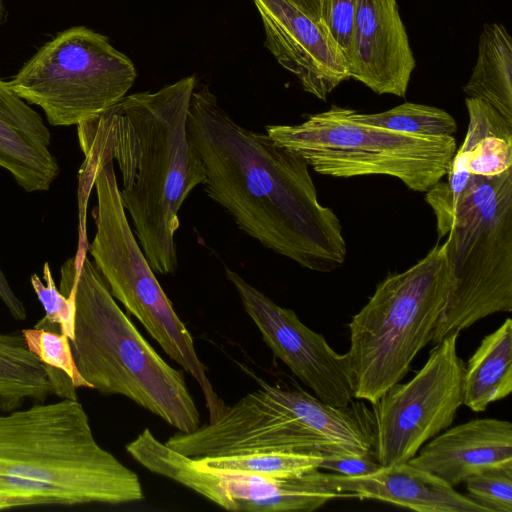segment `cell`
<instances>
[{
  "label": "cell",
  "mask_w": 512,
  "mask_h": 512,
  "mask_svg": "<svg viewBox=\"0 0 512 512\" xmlns=\"http://www.w3.org/2000/svg\"><path fill=\"white\" fill-rule=\"evenodd\" d=\"M187 126L205 166V193L240 230L312 271L331 272L344 264L342 225L320 204L301 156L267 133L239 125L207 86L195 88Z\"/></svg>",
  "instance_id": "obj_1"
},
{
  "label": "cell",
  "mask_w": 512,
  "mask_h": 512,
  "mask_svg": "<svg viewBox=\"0 0 512 512\" xmlns=\"http://www.w3.org/2000/svg\"><path fill=\"white\" fill-rule=\"evenodd\" d=\"M194 75L151 92L126 95L77 125L111 153L122 177L120 195L138 243L154 273L178 267L175 233L191 191L204 185V163L188 134Z\"/></svg>",
  "instance_id": "obj_2"
},
{
  "label": "cell",
  "mask_w": 512,
  "mask_h": 512,
  "mask_svg": "<svg viewBox=\"0 0 512 512\" xmlns=\"http://www.w3.org/2000/svg\"><path fill=\"white\" fill-rule=\"evenodd\" d=\"M0 493L29 506L144 498L138 475L97 442L87 412L73 398L0 415Z\"/></svg>",
  "instance_id": "obj_3"
},
{
  "label": "cell",
  "mask_w": 512,
  "mask_h": 512,
  "mask_svg": "<svg viewBox=\"0 0 512 512\" xmlns=\"http://www.w3.org/2000/svg\"><path fill=\"white\" fill-rule=\"evenodd\" d=\"M75 289L74 338L81 376L104 395H122L180 433L200 426V414L184 374L170 366L122 311L99 271L85 255L61 267L60 286Z\"/></svg>",
  "instance_id": "obj_4"
},
{
  "label": "cell",
  "mask_w": 512,
  "mask_h": 512,
  "mask_svg": "<svg viewBox=\"0 0 512 512\" xmlns=\"http://www.w3.org/2000/svg\"><path fill=\"white\" fill-rule=\"evenodd\" d=\"M84 161L79 169V209L86 210L91 189L96 191L93 209L96 233L88 250L93 264L112 296L135 316L163 351L200 386L208 410L222 399L209 380L186 325L149 265L123 207L114 160L108 148L91 135L77 130Z\"/></svg>",
  "instance_id": "obj_5"
},
{
  "label": "cell",
  "mask_w": 512,
  "mask_h": 512,
  "mask_svg": "<svg viewBox=\"0 0 512 512\" xmlns=\"http://www.w3.org/2000/svg\"><path fill=\"white\" fill-rule=\"evenodd\" d=\"M445 244L414 265L387 276L348 324L354 398L376 401L407 374L430 341L451 289Z\"/></svg>",
  "instance_id": "obj_6"
},
{
  "label": "cell",
  "mask_w": 512,
  "mask_h": 512,
  "mask_svg": "<svg viewBox=\"0 0 512 512\" xmlns=\"http://www.w3.org/2000/svg\"><path fill=\"white\" fill-rule=\"evenodd\" d=\"M447 240L452 284L431 343L512 311V168L476 176L459 201Z\"/></svg>",
  "instance_id": "obj_7"
},
{
  "label": "cell",
  "mask_w": 512,
  "mask_h": 512,
  "mask_svg": "<svg viewBox=\"0 0 512 512\" xmlns=\"http://www.w3.org/2000/svg\"><path fill=\"white\" fill-rule=\"evenodd\" d=\"M265 131L319 174L387 175L425 193L447 174L457 150L453 136L421 137L362 124L336 105L301 123L267 125Z\"/></svg>",
  "instance_id": "obj_8"
},
{
  "label": "cell",
  "mask_w": 512,
  "mask_h": 512,
  "mask_svg": "<svg viewBox=\"0 0 512 512\" xmlns=\"http://www.w3.org/2000/svg\"><path fill=\"white\" fill-rule=\"evenodd\" d=\"M133 62L109 39L73 26L43 44L8 81L52 126H77L121 101L133 86Z\"/></svg>",
  "instance_id": "obj_9"
},
{
  "label": "cell",
  "mask_w": 512,
  "mask_h": 512,
  "mask_svg": "<svg viewBox=\"0 0 512 512\" xmlns=\"http://www.w3.org/2000/svg\"><path fill=\"white\" fill-rule=\"evenodd\" d=\"M459 334L435 344L412 379L390 386L371 403L374 456L381 466L408 462L453 423L463 405L465 364L457 353Z\"/></svg>",
  "instance_id": "obj_10"
},
{
  "label": "cell",
  "mask_w": 512,
  "mask_h": 512,
  "mask_svg": "<svg viewBox=\"0 0 512 512\" xmlns=\"http://www.w3.org/2000/svg\"><path fill=\"white\" fill-rule=\"evenodd\" d=\"M225 272L273 354L322 402L339 408L350 405L354 384L347 354L334 351L293 310L276 304L237 272Z\"/></svg>",
  "instance_id": "obj_11"
},
{
  "label": "cell",
  "mask_w": 512,
  "mask_h": 512,
  "mask_svg": "<svg viewBox=\"0 0 512 512\" xmlns=\"http://www.w3.org/2000/svg\"><path fill=\"white\" fill-rule=\"evenodd\" d=\"M253 2L263 23L266 48L306 92L325 101L350 79L346 62L320 23L285 0Z\"/></svg>",
  "instance_id": "obj_12"
},
{
  "label": "cell",
  "mask_w": 512,
  "mask_h": 512,
  "mask_svg": "<svg viewBox=\"0 0 512 512\" xmlns=\"http://www.w3.org/2000/svg\"><path fill=\"white\" fill-rule=\"evenodd\" d=\"M415 67L397 0H356L349 77L378 95L404 97Z\"/></svg>",
  "instance_id": "obj_13"
},
{
  "label": "cell",
  "mask_w": 512,
  "mask_h": 512,
  "mask_svg": "<svg viewBox=\"0 0 512 512\" xmlns=\"http://www.w3.org/2000/svg\"><path fill=\"white\" fill-rule=\"evenodd\" d=\"M312 483L338 497L379 500L419 512H488L435 475L408 462L381 466L374 473L345 476L310 472Z\"/></svg>",
  "instance_id": "obj_14"
},
{
  "label": "cell",
  "mask_w": 512,
  "mask_h": 512,
  "mask_svg": "<svg viewBox=\"0 0 512 512\" xmlns=\"http://www.w3.org/2000/svg\"><path fill=\"white\" fill-rule=\"evenodd\" d=\"M180 483L229 511L284 512L313 511L337 495L316 488L308 472L302 475L267 479L184 465Z\"/></svg>",
  "instance_id": "obj_15"
},
{
  "label": "cell",
  "mask_w": 512,
  "mask_h": 512,
  "mask_svg": "<svg viewBox=\"0 0 512 512\" xmlns=\"http://www.w3.org/2000/svg\"><path fill=\"white\" fill-rule=\"evenodd\" d=\"M424 444L408 463L458 485L483 469L512 467V424L478 418L445 429Z\"/></svg>",
  "instance_id": "obj_16"
},
{
  "label": "cell",
  "mask_w": 512,
  "mask_h": 512,
  "mask_svg": "<svg viewBox=\"0 0 512 512\" xmlns=\"http://www.w3.org/2000/svg\"><path fill=\"white\" fill-rule=\"evenodd\" d=\"M41 115L0 79V167L26 192L48 191L60 168Z\"/></svg>",
  "instance_id": "obj_17"
},
{
  "label": "cell",
  "mask_w": 512,
  "mask_h": 512,
  "mask_svg": "<svg viewBox=\"0 0 512 512\" xmlns=\"http://www.w3.org/2000/svg\"><path fill=\"white\" fill-rule=\"evenodd\" d=\"M512 392V320L507 318L481 341L463 375V405L483 412Z\"/></svg>",
  "instance_id": "obj_18"
},
{
  "label": "cell",
  "mask_w": 512,
  "mask_h": 512,
  "mask_svg": "<svg viewBox=\"0 0 512 512\" xmlns=\"http://www.w3.org/2000/svg\"><path fill=\"white\" fill-rule=\"evenodd\" d=\"M468 128L455 152L473 176H498L512 168V123L485 101L465 99Z\"/></svg>",
  "instance_id": "obj_19"
},
{
  "label": "cell",
  "mask_w": 512,
  "mask_h": 512,
  "mask_svg": "<svg viewBox=\"0 0 512 512\" xmlns=\"http://www.w3.org/2000/svg\"><path fill=\"white\" fill-rule=\"evenodd\" d=\"M463 92L490 104L512 123V39L503 24L483 25L477 59Z\"/></svg>",
  "instance_id": "obj_20"
},
{
  "label": "cell",
  "mask_w": 512,
  "mask_h": 512,
  "mask_svg": "<svg viewBox=\"0 0 512 512\" xmlns=\"http://www.w3.org/2000/svg\"><path fill=\"white\" fill-rule=\"evenodd\" d=\"M52 394L51 370L29 351L22 334L0 331V411L45 402Z\"/></svg>",
  "instance_id": "obj_21"
},
{
  "label": "cell",
  "mask_w": 512,
  "mask_h": 512,
  "mask_svg": "<svg viewBox=\"0 0 512 512\" xmlns=\"http://www.w3.org/2000/svg\"><path fill=\"white\" fill-rule=\"evenodd\" d=\"M322 460V455L314 453L282 451L194 459L198 466L207 469L267 479H284L318 470Z\"/></svg>",
  "instance_id": "obj_22"
},
{
  "label": "cell",
  "mask_w": 512,
  "mask_h": 512,
  "mask_svg": "<svg viewBox=\"0 0 512 512\" xmlns=\"http://www.w3.org/2000/svg\"><path fill=\"white\" fill-rule=\"evenodd\" d=\"M350 119L397 133L421 137L452 136L456 120L445 110L425 104L405 102L380 113H361L346 108Z\"/></svg>",
  "instance_id": "obj_23"
},
{
  "label": "cell",
  "mask_w": 512,
  "mask_h": 512,
  "mask_svg": "<svg viewBox=\"0 0 512 512\" xmlns=\"http://www.w3.org/2000/svg\"><path fill=\"white\" fill-rule=\"evenodd\" d=\"M43 279L45 283L36 273L30 277L34 293L45 311V316L36 324V327L43 328L48 324L58 325L60 333L71 341L74 338L76 316L75 289L70 285L60 286L58 289L48 262L43 265Z\"/></svg>",
  "instance_id": "obj_24"
},
{
  "label": "cell",
  "mask_w": 512,
  "mask_h": 512,
  "mask_svg": "<svg viewBox=\"0 0 512 512\" xmlns=\"http://www.w3.org/2000/svg\"><path fill=\"white\" fill-rule=\"evenodd\" d=\"M21 334L29 351L42 363L61 371L76 389L90 388L78 371L67 336L36 326L22 329Z\"/></svg>",
  "instance_id": "obj_25"
},
{
  "label": "cell",
  "mask_w": 512,
  "mask_h": 512,
  "mask_svg": "<svg viewBox=\"0 0 512 512\" xmlns=\"http://www.w3.org/2000/svg\"><path fill=\"white\" fill-rule=\"evenodd\" d=\"M468 497L488 512H512V467H490L468 476Z\"/></svg>",
  "instance_id": "obj_26"
},
{
  "label": "cell",
  "mask_w": 512,
  "mask_h": 512,
  "mask_svg": "<svg viewBox=\"0 0 512 512\" xmlns=\"http://www.w3.org/2000/svg\"><path fill=\"white\" fill-rule=\"evenodd\" d=\"M355 13L356 0H322L320 24L347 67Z\"/></svg>",
  "instance_id": "obj_27"
},
{
  "label": "cell",
  "mask_w": 512,
  "mask_h": 512,
  "mask_svg": "<svg viewBox=\"0 0 512 512\" xmlns=\"http://www.w3.org/2000/svg\"><path fill=\"white\" fill-rule=\"evenodd\" d=\"M381 465L372 457L353 455L323 456L320 469L345 476H362L374 473Z\"/></svg>",
  "instance_id": "obj_28"
},
{
  "label": "cell",
  "mask_w": 512,
  "mask_h": 512,
  "mask_svg": "<svg viewBox=\"0 0 512 512\" xmlns=\"http://www.w3.org/2000/svg\"><path fill=\"white\" fill-rule=\"evenodd\" d=\"M0 300L8 310V313L18 321H24L27 318L24 303L17 297L12 290L5 274L0 267Z\"/></svg>",
  "instance_id": "obj_29"
},
{
  "label": "cell",
  "mask_w": 512,
  "mask_h": 512,
  "mask_svg": "<svg viewBox=\"0 0 512 512\" xmlns=\"http://www.w3.org/2000/svg\"><path fill=\"white\" fill-rule=\"evenodd\" d=\"M304 14L320 23L322 0H285Z\"/></svg>",
  "instance_id": "obj_30"
},
{
  "label": "cell",
  "mask_w": 512,
  "mask_h": 512,
  "mask_svg": "<svg viewBox=\"0 0 512 512\" xmlns=\"http://www.w3.org/2000/svg\"><path fill=\"white\" fill-rule=\"evenodd\" d=\"M18 507H24L23 500L5 493H0V510Z\"/></svg>",
  "instance_id": "obj_31"
},
{
  "label": "cell",
  "mask_w": 512,
  "mask_h": 512,
  "mask_svg": "<svg viewBox=\"0 0 512 512\" xmlns=\"http://www.w3.org/2000/svg\"><path fill=\"white\" fill-rule=\"evenodd\" d=\"M7 18V11L3 0H0V24L4 23Z\"/></svg>",
  "instance_id": "obj_32"
}]
</instances>
